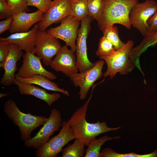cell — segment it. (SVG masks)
I'll return each mask as SVG.
<instances>
[{
    "label": "cell",
    "instance_id": "cell-1",
    "mask_svg": "<svg viewBox=\"0 0 157 157\" xmlns=\"http://www.w3.org/2000/svg\"><path fill=\"white\" fill-rule=\"evenodd\" d=\"M99 83L92 85L90 95L87 101L76 110L67 121L73 130L75 139L82 142L87 147L99 135L122 127H109L106 122H101L99 120L95 123H90L87 121L86 116L88 104L93 89Z\"/></svg>",
    "mask_w": 157,
    "mask_h": 157
},
{
    "label": "cell",
    "instance_id": "cell-2",
    "mask_svg": "<svg viewBox=\"0 0 157 157\" xmlns=\"http://www.w3.org/2000/svg\"><path fill=\"white\" fill-rule=\"evenodd\" d=\"M139 0H103V11L97 21L100 29L103 31L116 24L130 29L132 26L129 20V13Z\"/></svg>",
    "mask_w": 157,
    "mask_h": 157
},
{
    "label": "cell",
    "instance_id": "cell-3",
    "mask_svg": "<svg viewBox=\"0 0 157 157\" xmlns=\"http://www.w3.org/2000/svg\"><path fill=\"white\" fill-rule=\"evenodd\" d=\"M3 111L20 132L21 139L24 142L31 138L33 131L47 121L48 117L33 115L21 111L14 100L10 99L4 104Z\"/></svg>",
    "mask_w": 157,
    "mask_h": 157
},
{
    "label": "cell",
    "instance_id": "cell-4",
    "mask_svg": "<svg viewBox=\"0 0 157 157\" xmlns=\"http://www.w3.org/2000/svg\"><path fill=\"white\" fill-rule=\"evenodd\" d=\"M134 45L133 41L129 40L122 47L116 50L111 55L99 57L107 65L106 71L103 74L104 77L109 76L112 79L118 72L126 75L131 72L135 66L130 57Z\"/></svg>",
    "mask_w": 157,
    "mask_h": 157
},
{
    "label": "cell",
    "instance_id": "cell-5",
    "mask_svg": "<svg viewBox=\"0 0 157 157\" xmlns=\"http://www.w3.org/2000/svg\"><path fill=\"white\" fill-rule=\"evenodd\" d=\"M59 133L36 149L37 157H56L62 152L63 147L69 142L75 139L73 130L68 122L63 121Z\"/></svg>",
    "mask_w": 157,
    "mask_h": 157
},
{
    "label": "cell",
    "instance_id": "cell-6",
    "mask_svg": "<svg viewBox=\"0 0 157 157\" xmlns=\"http://www.w3.org/2000/svg\"><path fill=\"white\" fill-rule=\"evenodd\" d=\"M157 12V3L154 0H145L136 3L131 8L129 20L131 26L137 29L145 36L147 33L149 19Z\"/></svg>",
    "mask_w": 157,
    "mask_h": 157
},
{
    "label": "cell",
    "instance_id": "cell-7",
    "mask_svg": "<svg viewBox=\"0 0 157 157\" xmlns=\"http://www.w3.org/2000/svg\"><path fill=\"white\" fill-rule=\"evenodd\" d=\"M93 19L88 15L81 21L78 29L76 44V65L79 72H83L90 69L95 65L89 60L87 52V39Z\"/></svg>",
    "mask_w": 157,
    "mask_h": 157
},
{
    "label": "cell",
    "instance_id": "cell-8",
    "mask_svg": "<svg viewBox=\"0 0 157 157\" xmlns=\"http://www.w3.org/2000/svg\"><path fill=\"white\" fill-rule=\"evenodd\" d=\"M60 112L55 108L51 111L48 120L35 135L24 142L26 147L36 149L46 143L54 132L58 131L62 123Z\"/></svg>",
    "mask_w": 157,
    "mask_h": 157
},
{
    "label": "cell",
    "instance_id": "cell-9",
    "mask_svg": "<svg viewBox=\"0 0 157 157\" xmlns=\"http://www.w3.org/2000/svg\"><path fill=\"white\" fill-rule=\"evenodd\" d=\"M105 61L102 59L95 63L94 66L91 69L83 72L73 74L69 78L75 87H79L78 94L81 100L84 99L93 83L102 76V70Z\"/></svg>",
    "mask_w": 157,
    "mask_h": 157
},
{
    "label": "cell",
    "instance_id": "cell-10",
    "mask_svg": "<svg viewBox=\"0 0 157 157\" xmlns=\"http://www.w3.org/2000/svg\"><path fill=\"white\" fill-rule=\"evenodd\" d=\"M61 47L57 38L45 31H42L39 30L35 42V52L45 65H49L53 58Z\"/></svg>",
    "mask_w": 157,
    "mask_h": 157
},
{
    "label": "cell",
    "instance_id": "cell-11",
    "mask_svg": "<svg viewBox=\"0 0 157 157\" xmlns=\"http://www.w3.org/2000/svg\"><path fill=\"white\" fill-rule=\"evenodd\" d=\"M79 21L69 15L61 21L60 25L49 29L47 32L57 38L65 42L66 46L75 52Z\"/></svg>",
    "mask_w": 157,
    "mask_h": 157
},
{
    "label": "cell",
    "instance_id": "cell-12",
    "mask_svg": "<svg viewBox=\"0 0 157 157\" xmlns=\"http://www.w3.org/2000/svg\"><path fill=\"white\" fill-rule=\"evenodd\" d=\"M35 54L29 52H26L22 57V65L16 74L25 78L34 75L39 74L44 76L51 80L56 79V75L43 67L41 59Z\"/></svg>",
    "mask_w": 157,
    "mask_h": 157
},
{
    "label": "cell",
    "instance_id": "cell-13",
    "mask_svg": "<svg viewBox=\"0 0 157 157\" xmlns=\"http://www.w3.org/2000/svg\"><path fill=\"white\" fill-rule=\"evenodd\" d=\"M74 52L66 45L62 47L49 66L57 72H60L69 77L78 71Z\"/></svg>",
    "mask_w": 157,
    "mask_h": 157
},
{
    "label": "cell",
    "instance_id": "cell-14",
    "mask_svg": "<svg viewBox=\"0 0 157 157\" xmlns=\"http://www.w3.org/2000/svg\"><path fill=\"white\" fill-rule=\"evenodd\" d=\"M71 14L70 0H55L39 23L40 30L45 31L52 24L61 21Z\"/></svg>",
    "mask_w": 157,
    "mask_h": 157
},
{
    "label": "cell",
    "instance_id": "cell-15",
    "mask_svg": "<svg viewBox=\"0 0 157 157\" xmlns=\"http://www.w3.org/2000/svg\"><path fill=\"white\" fill-rule=\"evenodd\" d=\"M39 30V24H36L29 31L26 32L12 33L6 38H0V40L9 44L16 45L22 50L35 53V44Z\"/></svg>",
    "mask_w": 157,
    "mask_h": 157
},
{
    "label": "cell",
    "instance_id": "cell-16",
    "mask_svg": "<svg viewBox=\"0 0 157 157\" xmlns=\"http://www.w3.org/2000/svg\"><path fill=\"white\" fill-rule=\"evenodd\" d=\"M22 50L16 45L10 44L9 51L3 68L4 72L0 83L4 86L11 85L15 79V72L17 70V63L23 56Z\"/></svg>",
    "mask_w": 157,
    "mask_h": 157
},
{
    "label": "cell",
    "instance_id": "cell-17",
    "mask_svg": "<svg viewBox=\"0 0 157 157\" xmlns=\"http://www.w3.org/2000/svg\"><path fill=\"white\" fill-rule=\"evenodd\" d=\"M43 13L39 10L28 13L25 12H20L13 15V21L10 32L12 33L26 32L34 24L42 19Z\"/></svg>",
    "mask_w": 157,
    "mask_h": 157
},
{
    "label": "cell",
    "instance_id": "cell-18",
    "mask_svg": "<svg viewBox=\"0 0 157 157\" xmlns=\"http://www.w3.org/2000/svg\"><path fill=\"white\" fill-rule=\"evenodd\" d=\"M13 84L18 87L20 93L22 94L31 95L46 102L51 108V105L58 100L61 95L57 93L50 94L46 90L30 84L15 80Z\"/></svg>",
    "mask_w": 157,
    "mask_h": 157
},
{
    "label": "cell",
    "instance_id": "cell-19",
    "mask_svg": "<svg viewBox=\"0 0 157 157\" xmlns=\"http://www.w3.org/2000/svg\"><path fill=\"white\" fill-rule=\"evenodd\" d=\"M15 79L20 82L35 84L39 85L45 89L61 92L69 96V94L68 91L64 88H61L58 85L45 76L39 74L33 75L28 78L20 77L15 75Z\"/></svg>",
    "mask_w": 157,
    "mask_h": 157
},
{
    "label": "cell",
    "instance_id": "cell-20",
    "mask_svg": "<svg viewBox=\"0 0 157 157\" xmlns=\"http://www.w3.org/2000/svg\"><path fill=\"white\" fill-rule=\"evenodd\" d=\"M157 43V31L148 33L139 44L131 50V54L136 59H139L140 55L149 47L154 46Z\"/></svg>",
    "mask_w": 157,
    "mask_h": 157
},
{
    "label": "cell",
    "instance_id": "cell-21",
    "mask_svg": "<svg viewBox=\"0 0 157 157\" xmlns=\"http://www.w3.org/2000/svg\"><path fill=\"white\" fill-rule=\"evenodd\" d=\"M120 138V136L114 137L105 135L100 138H96L90 143L85 150V157H99L102 146L106 142L113 139H117Z\"/></svg>",
    "mask_w": 157,
    "mask_h": 157
},
{
    "label": "cell",
    "instance_id": "cell-22",
    "mask_svg": "<svg viewBox=\"0 0 157 157\" xmlns=\"http://www.w3.org/2000/svg\"><path fill=\"white\" fill-rule=\"evenodd\" d=\"M70 15L79 22L88 15L87 0H70Z\"/></svg>",
    "mask_w": 157,
    "mask_h": 157
},
{
    "label": "cell",
    "instance_id": "cell-23",
    "mask_svg": "<svg viewBox=\"0 0 157 157\" xmlns=\"http://www.w3.org/2000/svg\"><path fill=\"white\" fill-rule=\"evenodd\" d=\"M85 144L80 141L75 139L74 142L70 144L62 152V157H83L85 153Z\"/></svg>",
    "mask_w": 157,
    "mask_h": 157
},
{
    "label": "cell",
    "instance_id": "cell-24",
    "mask_svg": "<svg viewBox=\"0 0 157 157\" xmlns=\"http://www.w3.org/2000/svg\"><path fill=\"white\" fill-rule=\"evenodd\" d=\"M102 32L103 35L113 44L116 50L121 48L125 44L119 38L117 26L112 25L105 29Z\"/></svg>",
    "mask_w": 157,
    "mask_h": 157
},
{
    "label": "cell",
    "instance_id": "cell-25",
    "mask_svg": "<svg viewBox=\"0 0 157 157\" xmlns=\"http://www.w3.org/2000/svg\"><path fill=\"white\" fill-rule=\"evenodd\" d=\"M99 157H157V150L151 153L145 154H138L134 152L122 154L107 147L100 152Z\"/></svg>",
    "mask_w": 157,
    "mask_h": 157
},
{
    "label": "cell",
    "instance_id": "cell-26",
    "mask_svg": "<svg viewBox=\"0 0 157 157\" xmlns=\"http://www.w3.org/2000/svg\"><path fill=\"white\" fill-rule=\"evenodd\" d=\"M116 50L113 44L103 35L99 40L98 49L95 54L99 57L107 56L113 54Z\"/></svg>",
    "mask_w": 157,
    "mask_h": 157
},
{
    "label": "cell",
    "instance_id": "cell-27",
    "mask_svg": "<svg viewBox=\"0 0 157 157\" xmlns=\"http://www.w3.org/2000/svg\"><path fill=\"white\" fill-rule=\"evenodd\" d=\"M88 15L97 21L101 16L103 8V0H87Z\"/></svg>",
    "mask_w": 157,
    "mask_h": 157
},
{
    "label": "cell",
    "instance_id": "cell-28",
    "mask_svg": "<svg viewBox=\"0 0 157 157\" xmlns=\"http://www.w3.org/2000/svg\"><path fill=\"white\" fill-rule=\"evenodd\" d=\"M11 10L13 15L20 12L29 11L27 5L28 0H6Z\"/></svg>",
    "mask_w": 157,
    "mask_h": 157
},
{
    "label": "cell",
    "instance_id": "cell-29",
    "mask_svg": "<svg viewBox=\"0 0 157 157\" xmlns=\"http://www.w3.org/2000/svg\"><path fill=\"white\" fill-rule=\"evenodd\" d=\"M52 2L51 0H28L27 5L36 7L44 14L48 10Z\"/></svg>",
    "mask_w": 157,
    "mask_h": 157
},
{
    "label": "cell",
    "instance_id": "cell-30",
    "mask_svg": "<svg viewBox=\"0 0 157 157\" xmlns=\"http://www.w3.org/2000/svg\"><path fill=\"white\" fill-rule=\"evenodd\" d=\"M10 44L7 42L0 40V67L3 68L9 51Z\"/></svg>",
    "mask_w": 157,
    "mask_h": 157
},
{
    "label": "cell",
    "instance_id": "cell-31",
    "mask_svg": "<svg viewBox=\"0 0 157 157\" xmlns=\"http://www.w3.org/2000/svg\"><path fill=\"white\" fill-rule=\"evenodd\" d=\"M13 16L11 10L6 0H0V19L8 18Z\"/></svg>",
    "mask_w": 157,
    "mask_h": 157
},
{
    "label": "cell",
    "instance_id": "cell-32",
    "mask_svg": "<svg viewBox=\"0 0 157 157\" xmlns=\"http://www.w3.org/2000/svg\"><path fill=\"white\" fill-rule=\"evenodd\" d=\"M13 21V17L12 16L0 22V34L10 29Z\"/></svg>",
    "mask_w": 157,
    "mask_h": 157
},
{
    "label": "cell",
    "instance_id": "cell-33",
    "mask_svg": "<svg viewBox=\"0 0 157 157\" xmlns=\"http://www.w3.org/2000/svg\"><path fill=\"white\" fill-rule=\"evenodd\" d=\"M148 24L149 28L147 33L157 31V12L149 19Z\"/></svg>",
    "mask_w": 157,
    "mask_h": 157
},
{
    "label": "cell",
    "instance_id": "cell-34",
    "mask_svg": "<svg viewBox=\"0 0 157 157\" xmlns=\"http://www.w3.org/2000/svg\"><path fill=\"white\" fill-rule=\"evenodd\" d=\"M10 93V92L6 93H0V98H2V97H6Z\"/></svg>",
    "mask_w": 157,
    "mask_h": 157
},
{
    "label": "cell",
    "instance_id": "cell-35",
    "mask_svg": "<svg viewBox=\"0 0 157 157\" xmlns=\"http://www.w3.org/2000/svg\"><path fill=\"white\" fill-rule=\"evenodd\" d=\"M53 1H54V0H53Z\"/></svg>",
    "mask_w": 157,
    "mask_h": 157
}]
</instances>
